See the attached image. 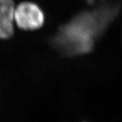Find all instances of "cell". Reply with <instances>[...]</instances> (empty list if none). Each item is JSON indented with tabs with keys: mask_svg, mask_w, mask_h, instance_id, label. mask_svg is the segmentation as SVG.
Masks as SVG:
<instances>
[{
	"mask_svg": "<svg viewBox=\"0 0 122 122\" xmlns=\"http://www.w3.org/2000/svg\"><path fill=\"white\" fill-rule=\"evenodd\" d=\"M14 18L17 25L24 30H35L43 26L44 14L37 5L24 2L14 10Z\"/></svg>",
	"mask_w": 122,
	"mask_h": 122,
	"instance_id": "cell-1",
	"label": "cell"
},
{
	"mask_svg": "<svg viewBox=\"0 0 122 122\" xmlns=\"http://www.w3.org/2000/svg\"><path fill=\"white\" fill-rule=\"evenodd\" d=\"M14 14L12 0H0V39H8L13 35Z\"/></svg>",
	"mask_w": 122,
	"mask_h": 122,
	"instance_id": "cell-2",
	"label": "cell"
}]
</instances>
